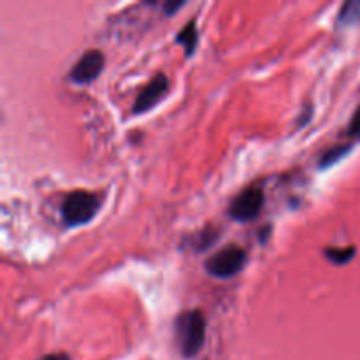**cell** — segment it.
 I'll return each instance as SVG.
<instances>
[{
  "label": "cell",
  "mask_w": 360,
  "mask_h": 360,
  "mask_svg": "<svg viewBox=\"0 0 360 360\" xmlns=\"http://www.w3.org/2000/svg\"><path fill=\"white\" fill-rule=\"evenodd\" d=\"M176 340L185 359H193L200 354L206 343V316L200 309H190L178 316Z\"/></svg>",
  "instance_id": "6da1fadb"
},
{
  "label": "cell",
  "mask_w": 360,
  "mask_h": 360,
  "mask_svg": "<svg viewBox=\"0 0 360 360\" xmlns=\"http://www.w3.org/2000/svg\"><path fill=\"white\" fill-rule=\"evenodd\" d=\"M101 207V199L95 193L76 190L65 197L62 204V220L67 227H79L94 220Z\"/></svg>",
  "instance_id": "7a4b0ae2"
},
{
  "label": "cell",
  "mask_w": 360,
  "mask_h": 360,
  "mask_svg": "<svg viewBox=\"0 0 360 360\" xmlns=\"http://www.w3.org/2000/svg\"><path fill=\"white\" fill-rule=\"evenodd\" d=\"M246 260H248V255H246L245 250L236 245L225 246V248H221L220 252H217L206 260V271L211 276L227 280V278L241 273Z\"/></svg>",
  "instance_id": "3957f363"
},
{
  "label": "cell",
  "mask_w": 360,
  "mask_h": 360,
  "mask_svg": "<svg viewBox=\"0 0 360 360\" xmlns=\"http://www.w3.org/2000/svg\"><path fill=\"white\" fill-rule=\"evenodd\" d=\"M264 200H266V197H264V190L260 186H248L232 200L231 206H229V214H231L232 220L241 221V224L252 221L259 217Z\"/></svg>",
  "instance_id": "277c9868"
},
{
  "label": "cell",
  "mask_w": 360,
  "mask_h": 360,
  "mask_svg": "<svg viewBox=\"0 0 360 360\" xmlns=\"http://www.w3.org/2000/svg\"><path fill=\"white\" fill-rule=\"evenodd\" d=\"M104 53L101 49H88L70 69V81L76 84L91 83V81L101 76V72L104 70Z\"/></svg>",
  "instance_id": "5b68a950"
},
{
  "label": "cell",
  "mask_w": 360,
  "mask_h": 360,
  "mask_svg": "<svg viewBox=\"0 0 360 360\" xmlns=\"http://www.w3.org/2000/svg\"><path fill=\"white\" fill-rule=\"evenodd\" d=\"M169 90V79L164 72H158L146 86L141 90V94L137 95L136 102L132 105L134 115H143V112L153 109L158 102L162 101L165 94Z\"/></svg>",
  "instance_id": "8992f818"
},
{
  "label": "cell",
  "mask_w": 360,
  "mask_h": 360,
  "mask_svg": "<svg viewBox=\"0 0 360 360\" xmlns=\"http://www.w3.org/2000/svg\"><path fill=\"white\" fill-rule=\"evenodd\" d=\"M176 42L183 46L186 56H192L193 53H195L197 44H199V32H197L195 20L188 21V23L179 30V34L176 35Z\"/></svg>",
  "instance_id": "52a82bcc"
},
{
  "label": "cell",
  "mask_w": 360,
  "mask_h": 360,
  "mask_svg": "<svg viewBox=\"0 0 360 360\" xmlns=\"http://www.w3.org/2000/svg\"><path fill=\"white\" fill-rule=\"evenodd\" d=\"M336 23L340 27H354L360 23V0H348L341 6Z\"/></svg>",
  "instance_id": "ba28073f"
},
{
  "label": "cell",
  "mask_w": 360,
  "mask_h": 360,
  "mask_svg": "<svg viewBox=\"0 0 360 360\" xmlns=\"http://www.w3.org/2000/svg\"><path fill=\"white\" fill-rule=\"evenodd\" d=\"M352 151V144H336V146L329 148L327 151H323L322 157H320V162H319V169H322V171H326V169L333 167V165H336L338 162L343 160L345 157H347L348 153Z\"/></svg>",
  "instance_id": "9c48e42d"
},
{
  "label": "cell",
  "mask_w": 360,
  "mask_h": 360,
  "mask_svg": "<svg viewBox=\"0 0 360 360\" xmlns=\"http://www.w3.org/2000/svg\"><path fill=\"white\" fill-rule=\"evenodd\" d=\"M218 236H220V231H218V229H214L213 225H207L206 229H202L200 232H197L195 239H192L193 250H195V252H206L207 248H211V246L217 243Z\"/></svg>",
  "instance_id": "30bf717a"
},
{
  "label": "cell",
  "mask_w": 360,
  "mask_h": 360,
  "mask_svg": "<svg viewBox=\"0 0 360 360\" xmlns=\"http://www.w3.org/2000/svg\"><path fill=\"white\" fill-rule=\"evenodd\" d=\"M323 253H326V257L330 262L338 264V266H343L348 260L354 259L355 248L354 246H348V248H326Z\"/></svg>",
  "instance_id": "8fae6325"
},
{
  "label": "cell",
  "mask_w": 360,
  "mask_h": 360,
  "mask_svg": "<svg viewBox=\"0 0 360 360\" xmlns=\"http://www.w3.org/2000/svg\"><path fill=\"white\" fill-rule=\"evenodd\" d=\"M348 134H350V137H354V139H360V105L357 108V111H355L350 125H348Z\"/></svg>",
  "instance_id": "7c38bea8"
},
{
  "label": "cell",
  "mask_w": 360,
  "mask_h": 360,
  "mask_svg": "<svg viewBox=\"0 0 360 360\" xmlns=\"http://www.w3.org/2000/svg\"><path fill=\"white\" fill-rule=\"evenodd\" d=\"M183 6H185V2H183V0H176V2L169 0V2L164 4V13L167 14V16H172V14H174L178 9H181Z\"/></svg>",
  "instance_id": "4fadbf2b"
},
{
  "label": "cell",
  "mask_w": 360,
  "mask_h": 360,
  "mask_svg": "<svg viewBox=\"0 0 360 360\" xmlns=\"http://www.w3.org/2000/svg\"><path fill=\"white\" fill-rule=\"evenodd\" d=\"M41 360H69V357H67V355H62V354H53V355H46V357Z\"/></svg>",
  "instance_id": "5bb4252c"
}]
</instances>
